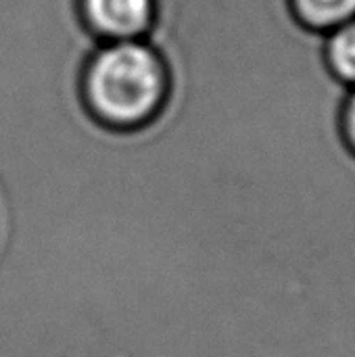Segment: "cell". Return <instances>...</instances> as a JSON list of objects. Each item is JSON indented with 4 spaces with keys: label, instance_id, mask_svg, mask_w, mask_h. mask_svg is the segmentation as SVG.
<instances>
[{
    "label": "cell",
    "instance_id": "5b68a950",
    "mask_svg": "<svg viewBox=\"0 0 355 357\" xmlns=\"http://www.w3.org/2000/svg\"><path fill=\"white\" fill-rule=\"evenodd\" d=\"M337 134L343 149L355 159V88L345 90L337 111Z\"/></svg>",
    "mask_w": 355,
    "mask_h": 357
},
{
    "label": "cell",
    "instance_id": "3957f363",
    "mask_svg": "<svg viewBox=\"0 0 355 357\" xmlns=\"http://www.w3.org/2000/svg\"><path fill=\"white\" fill-rule=\"evenodd\" d=\"M285 6L301 31L320 38L355 19V0H285Z\"/></svg>",
    "mask_w": 355,
    "mask_h": 357
},
{
    "label": "cell",
    "instance_id": "6da1fadb",
    "mask_svg": "<svg viewBox=\"0 0 355 357\" xmlns=\"http://www.w3.org/2000/svg\"><path fill=\"white\" fill-rule=\"evenodd\" d=\"M167 90V67L146 40L100 42L84 67V102L113 130L146 126L165 105Z\"/></svg>",
    "mask_w": 355,
    "mask_h": 357
},
{
    "label": "cell",
    "instance_id": "7a4b0ae2",
    "mask_svg": "<svg viewBox=\"0 0 355 357\" xmlns=\"http://www.w3.org/2000/svg\"><path fill=\"white\" fill-rule=\"evenodd\" d=\"M77 6L98 42L146 40L157 19V0H77Z\"/></svg>",
    "mask_w": 355,
    "mask_h": 357
},
{
    "label": "cell",
    "instance_id": "277c9868",
    "mask_svg": "<svg viewBox=\"0 0 355 357\" xmlns=\"http://www.w3.org/2000/svg\"><path fill=\"white\" fill-rule=\"evenodd\" d=\"M322 65L343 90L355 88V19L322 36Z\"/></svg>",
    "mask_w": 355,
    "mask_h": 357
}]
</instances>
